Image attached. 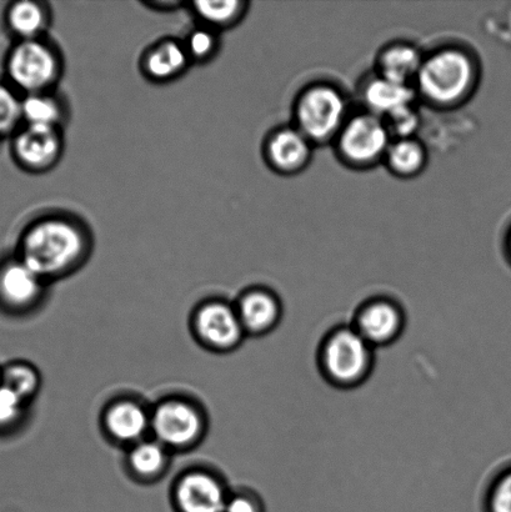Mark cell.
I'll list each match as a JSON object with an SVG mask.
<instances>
[{"instance_id": "obj_1", "label": "cell", "mask_w": 511, "mask_h": 512, "mask_svg": "<svg viewBox=\"0 0 511 512\" xmlns=\"http://www.w3.org/2000/svg\"><path fill=\"white\" fill-rule=\"evenodd\" d=\"M89 253L88 230L77 220L54 215L30 225L18 258L49 284L78 270Z\"/></svg>"}, {"instance_id": "obj_2", "label": "cell", "mask_w": 511, "mask_h": 512, "mask_svg": "<svg viewBox=\"0 0 511 512\" xmlns=\"http://www.w3.org/2000/svg\"><path fill=\"white\" fill-rule=\"evenodd\" d=\"M377 350L354 329L338 324L324 334L318 345L317 366L325 383L338 390H354L373 375Z\"/></svg>"}, {"instance_id": "obj_3", "label": "cell", "mask_w": 511, "mask_h": 512, "mask_svg": "<svg viewBox=\"0 0 511 512\" xmlns=\"http://www.w3.org/2000/svg\"><path fill=\"white\" fill-rule=\"evenodd\" d=\"M207 433V413L187 396H167L150 408V436L172 454L192 451Z\"/></svg>"}, {"instance_id": "obj_4", "label": "cell", "mask_w": 511, "mask_h": 512, "mask_svg": "<svg viewBox=\"0 0 511 512\" xmlns=\"http://www.w3.org/2000/svg\"><path fill=\"white\" fill-rule=\"evenodd\" d=\"M474 80L475 68L468 54L445 49L424 59L417 82L420 93L430 102L450 105L467 97Z\"/></svg>"}, {"instance_id": "obj_5", "label": "cell", "mask_w": 511, "mask_h": 512, "mask_svg": "<svg viewBox=\"0 0 511 512\" xmlns=\"http://www.w3.org/2000/svg\"><path fill=\"white\" fill-rule=\"evenodd\" d=\"M7 73L12 83L29 94L47 93L62 73V59L42 38L20 40L9 53Z\"/></svg>"}, {"instance_id": "obj_6", "label": "cell", "mask_w": 511, "mask_h": 512, "mask_svg": "<svg viewBox=\"0 0 511 512\" xmlns=\"http://www.w3.org/2000/svg\"><path fill=\"white\" fill-rule=\"evenodd\" d=\"M190 331L202 348L215 354L233 353L247 338L234 303L224 299H208L195 306Z\"/></svg>"}, {"instance_id": "obj_7", "label": "cell", "mask_w": 511, "mask_h": 512, "mask_svg": "<svg viewBox=\"0 0 511 512\" xmlns=\"http://www.w3.org/2000/svg\"><path fill=\"white\" fill-rule=\"evenodd\" d=\"M347 104L342 93L329 85H315L298 100V129L310 142H327L344 127Z\"/></svg>"}, {"instance_id": "obj_8", "label": "cell", "mask_w": 511, "mask_h": 512, "mask_svg": "<svg viewBox=\"0 0 511 512\" xmlns=\"http://www.w3.org/2000/svg\"><path fill=\"white\" fill-rule=\"evenodd\" d=\"M230 493L219 474L193 468L174 480L170 498L175 512H224Z\"/></svg>"}, {"instance_id": "obj_9", "label": "cell", "mask_w": 511, "mask_h": 512, "mask_svg": "<svg viewBox=\"0 0 511 512\" xmlns=\"http://www.w3.org/2000/svg\"><path fill=\"white\" fill-rule=\"evenodd\" d=\"M350 324L377 350L402 338L407 329V313L398 300L378 295L358 306Z\"/></svg>"}, {"instance_id": "obj_10", "label": "cell", "mask_w": 511, "mask_h": 512, "mask_svg": "<svg viewBox=\"0 0 511 512\" xmlns=\"http://www.w3.org/2000/svg\"><path fill=\"white\" fill-rule=\"evenodd\" d=\"M390 133L384 120L363 114L345 123L339 133V150L343 158L357 165H370L387 154Z\"/></svg>"}, {"instance_id": "obj_11", "label": "cell", "mask_w": 511, "mask_h": 512, "mask_svg": "<svg viewBox=\"0 0 511 512\" xmlns=\"http://www.w3.org/2000/svg\"><path fill=\"white\" fill-rule=\"evenodd\" d=\"M100 424L112 443L129 449L150 438V409L129 396L114 399L103 409Z\"/></svg>"}, {"instance_id": "obj_12", "label": "cell", "mask_w": 511, "mask_h": 512, "mask_svg": "<svg viewBox=\"0 0 511 512\" xmlns=\"http://www.w3.org/2000/svg\"><path fill=\"white\" fill-rule=\"evenodd\" d=\"M47 285L19 258L0 266V304L14 313H29L38 308Z\"/></svg>"}, {"instance_id": "obj_13", "label": "cell", "mask_w": 511, "mask_h": 512, "mask_svg": "<svg viewBox=\"0 0 511 512\" xmlns=\"http://www.w3.org/2000/svg\"><path fill=\"white\" fill-rule=\"evenodd\" d=\"M63 135L58 128L24 125L13 140L17 162L29 172L42 173L52 169L63 153Z\"/></svg>"}, {"instance_id": "obj_14", "label": "cell", "mask_w": 511, "mask_h": 512, "mask_svg": "<svg viewBox=\"0 0 511 512\" xmlns=\"http://www.w3.org/2000/svg\"><path fill=\"white\" fill-rule=\"evenodd\" d=\"M234 305L245 334L252 338L272 334L282 323L283 301L275 291L265 286L244 290Z\"/></svg>"}, {"instance_id": "obj_15", "label": "cell", "mask_w": 511, "mask_h": 512, "mask_svg": "<svg viewBox=\"0 0 511 512\" xmlns=\"http://www.w3.org/2000/svg\"><path fill=\"white\" fill-rule=\"evenodd\" d=\"M310 140L298 128H282L265 145L267 160L275 170L293 174L307 167L310 160Z\"/></svg>"}, {"instance_id": "obj_16", "label": "cell", "mask_w": 511, "mask_h": 512, "mask_svg": "<svg viewBox=\"0 0 511 512\" xmlns=\"http://www.w3.org/2000/svg\"><path fill=\"white\" fill-rule=\"evenodd\" d=\"M172 463V453L150 438L130 446L125 456V465L130 476L140 484H154L167 475Z\"/></svg>"}, {"instance_id": "obj_17", "label": "cell", "mask_w": 511, "mask_h": 512, "mask_svg": "<svg viewBox=\"0 0 511 512\" xmlns=\"http://www.w3.org/2000/svg\"><path fill=\"white\" fill-rule=\"evenodd\" d=\"M192 63L183 42L164 39L147 50L142 60L143 73L152 82L167 83L177 79Z\"/></svg>"}, {"instance_id": "obj_18", "label": "cell", "mask_w": 511, "mask_h": 512, "mask_svg": "<svg viewBox=\"0 0 511 512\" xmlns=\"http://www.w3.org/2000/svg\"><path fill=\"white\" fill-rule=\"evenodd\" d=\"M414 89L410 85L392 82L378 77L364 89V102L377 117H388L397 110L413 105Z\"/></svg>"}, {"instance_id": "obj_19", "label": "cell", "mask_w": 511, "mask_h": 512, "mask_svg": "<svg viewBox=\"0 0 511 512\" xmlns=\"http://www.w3.org/2000/svg\"><path fill=\"white\" fill-rule=\"evenodd\" d=\"M424 59L417 48L409 44H395L380 54L379 77L392 82L410 85L417 80Z\"/></svg>"}, {"instance_id": "obj_20", "label": "cell", "mask_w": 511, "mask_h": 512, "mask_svg": "<svg viewBox=\"0 0 511 512\" xmlns=\"http://www.w3.org/2000/svg\"><path fill=\"white\" fill-rule=\"evenodd\" d=\"M49 10L34 0H20L10 5L7 23L20 40L40 39L49 25Z\"/></svg>"}, {"instance_id": "obj_21", "label": "cell", "mask_w": 511, "mask_h": 512, "mask_svg": "<svg viewBox=\"0 0 511 512\" xmlns=\"http://www.w3.org/2000/svg\"><path fill=\"white\" fill-rule=\"evenodd\" d=\"M64 115L62 103L52 93L29 94L22 100L25 125L60 129Z\"/></svg>"}, {"instance_id": "obj_22", "label": "cell", "mask_w": 511, "mask_h": 512, "mask_svg": "<svg viewBox=\"0 0 511 512\" xmlns=\"http://www.w3.org/2000/svg\"><path fill=\"white\" fill-rule=\"evenodd\" d=\"M248 4L240 0H225V2H194L193 12L197 15L203 27L220 32L234 27L247 12Z\"/></svg>"}, {"instance_id": "obj_23", "label": "cell", "mask_w": 511, "mask_h": 512, "mask_svg": "<svg viewBox=\"0 0 511 512\" xmlns=\"http://www.w3.org/2000/svg\"><path fill=\"white\" fill-rule=\"evenodd\" d=\"M0 385L28 404L42 388V376L34 365L14 361L0 369Z\"/></svg>"}, {"instance_id": "obj_24", "label": "cell", "mask_w": 511, "mask_h": 512, "mask_svg": "<svg viewBox=\"0 0 511 512\" xmlns=\"http://www.w3.org/2000/svg\"><path fill=\"white\" fill-rule=\"evenodd\" d=\"M385 160L395 174L413 177L422 172L427 163V153L422 144L413 139H397L390 144Z\"/></svg>"}, {"instance_id": "obj_25", "label": "cell", "mask_w": 511, "mask_h": 512, "mask_svg": "<svg viewBox=\"0 0 511 512\" xmlns=\"http://www.w3.org/2000/svg\"><path fill=\"white\" fill-rule=\"evenodd\" d=\"M484 512H511V461L489 480L483 500Z\"/></svg>"}, {"instance_id": "obj_26", "label": "cell", "mask_w": 511, "mask_h": 512, "mask_svg": "<svg viewBox=\"0 0 511 512\" xmlns=\"http://www.w3.org/2000/svg\"><path fill=\"white\" fill-rule=\"evenodd\" d=\"M183 43L192 62H208L219 50L218 33L207 27L192 30Z\"/></svg>"}, {"instance_id": "obj_27", "label": "cell", "mask_w": 511, "mask_h": 512, "mask_svg": "<svg viewBox=\"0 0 511 512\" xmlns=\"http://www.w3.org/2000/svg\"><path fill=\"white\" fill-rule=\"evenodd\" d=\"M22 117V100L12 89L0 84V137L17 129Z\"/></svg>"}, {"instance_id": "obj_28", "label": "cell", "mask_w": 511, "mask_h": 512, "mask_svg": "<svg viewBox=\"0 0 511 512\" xmlns=\"http://www.w3.org/2000/svg\"><path fill=\"white\" fill-rule=\"evenodd\" d=\"M384 123L387 125L390 135H395L398 139H412V135L417 132L420 125V118L413 105L397 110L388 117H385Z\"/></svg>"}, {"instance_id": "obj_29", "label": "cell", "mask_w": 511, "mask_h": 512, "mask_svg": "<svg viewBox=\"0 0 511 512\" xmlns=\"http://www.w3.org/2000/svg\"><path fill=\"white\" fill-rule=\"evenodd\" d=\"M27 403L0 385V430H8L22 421Z\"/></svg>"}, {"instance_id": "obj_30", "label": "cell", "mask_w": 511, "mask_h": 512, "mask_svg": "<svg viewBox=\"0 0 511 512\" xmlns=\"http://www.w3.org/2000/svg\"><path fill=\"white\" fill-rule=\"evenodd\" d=\"M224 512H267V509L262 496L254 490L239 489L230 493Z\"/></svg>"}, {"instance_id": "obj_31", "label": "cell", "mask_w": 511, "mask_h": 512, "mask_svg": "<svg viewBox=\"0 0 511 512\" xmlns=\"http://www.w3.org/2000/svg\"><path fill=\"white\" fill-rule=\"evenodd\" d=\"M509 250H510V256H511V240H510V244H509Z\"/></svg>"}]
</instances>
